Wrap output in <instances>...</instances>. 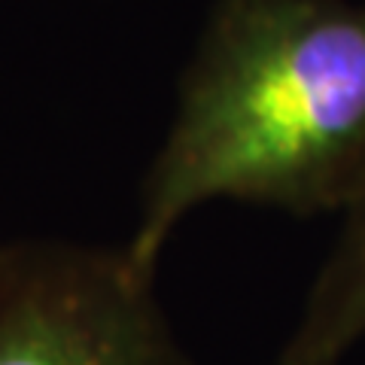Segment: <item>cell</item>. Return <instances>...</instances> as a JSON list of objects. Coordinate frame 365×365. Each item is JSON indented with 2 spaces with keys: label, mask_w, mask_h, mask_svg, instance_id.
Here are the masks:
<instances>
[{
  "label": "cell",
  "mask_w": 365,
  "mask_h": 365,
  "mask_svg": "<svg viewBox=\"0 0 365 365\" xmlns=\"http://www.w3.org/2000/svg\"><path fill=\"white\" fill-rule=\"evenodd\" d=\"M362 189L365 6L216 0L122 250L155 274L170 232L204 201L317 216Z\"/></svg>",
  "instance_id": "6da1fadb"
},
{
  "label": "cell",
  "mask_w": 365,
  "mask_h": 365,
  "mask_svg": "<svg viewBox=\"0 0 365 365\" xmlns=\"http://www.w3.org/2000/svg\"><path fill=\"white\" fill-rule=\"evenodd\" d=\"M344 213L338 244L311 283L280 365H338L365 338V189Z\"/></svg>",
  "instance_id": "3957f363"
},
{
  "label": "cell",
  "mask_w": 365,
  "mask_h": 365,
  "mask_svg": "<svg viewBox=\"0 0 365 365\" xmlns=\"http://www.w3.org/2000/svg\"><path fill=\"white\" fill-rule=\"evenodd\" d=\"M125 250L0 247V365H192Z\"/></svg>",
  "instance_id": "7a4b0ae2"
}]
</instances>
